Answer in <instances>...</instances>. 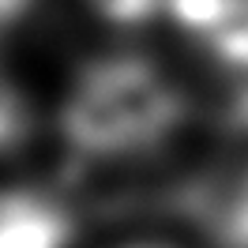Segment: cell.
<instances>
[{
  "label": "cell",
  "instance_id": "6da1fadb",
  "mask_svg": "<svg viewBox=\"0 0 248 248\" xmlns=\"http://www.w3.org/2000/svg\"><path fill=\"white\" fill-rule=\"evenodd\" d=\"M177 117V94L155 68L113 61L94 68L68 106V128L83 147H128L155 140Z\"/></svg>",
  "mask_w": 248,
  "mask_h": 248
},
{
  "label": "cell",
  "instance_id": "7a4b0ae2",
  "mask_svg": "<svg viewBox=\"0 0 248 248\" xmlns=\"http://www.w3.org/2000/svg\"><path fill=\"white\" fill-rule=\"evenodd\" d=\"M173 8L177 19L215 53L248 61V0H173Z\"/></svg>",
  "mask_w": 248,
  "mask_h": 248
},
{
  "label": "cell",
  "instance_id": "277c9868",
  "mask_svg": "<svg viewBox=\"0 0 248 248\" xmlns=\"http://www.w3.org/2000/svg\"><path fill=\"white\" fill-rule=\"evenodd\" d=\"M12 124H16V98L8 91V83L0 79V136H8Z\"/></svg>",
  "mask_w": 248,
  "mask_h": 248
},
{
  "label": "cell",
  "instance_id": "5b68a950",
  "mask_svg": "<svg viewBox=\"0 0 248 248\" xmlns=\"http://www.w3.org/2000/svg\"><path fill=\"white\" fill-rule=\"evenodd\" d=\"M23 0H0V12H12V8H19Z\"/></svg>",
  "mask_w": 248,
  "mask_h": 248
},
{
  "label": "cell",
  "instance_id": "3957f363",
  "mask_svg": "<svg viewBox=\"0 0 248 248\" xmlns=\"http://www.w3.org/2000/svg\"><path fill=\"white\" fill-rule=\"evenodd\" d=\"M61 222L46 207L4 203L0 207V248H57Z\"/></svg>",
  "mask_w": 248,
  "mask_h": 248
}]
</instances>
